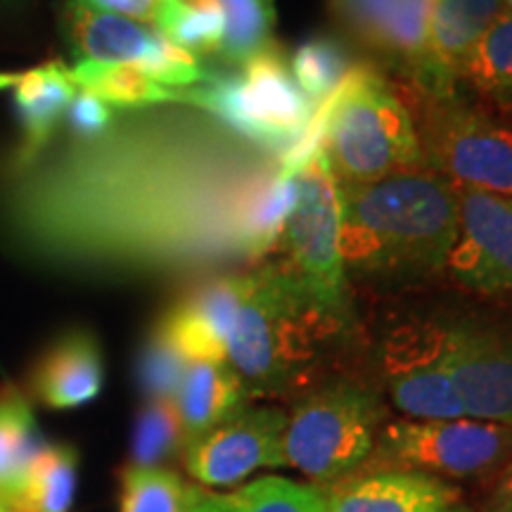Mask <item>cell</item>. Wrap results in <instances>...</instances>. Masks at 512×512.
Segmentation results:
<instances>
[{"label": "cell", "mask_w": 512, "mask_h": 512, "mask_svg": "<svg viewBox=\"0 0 512 512\" xmlns=\"http://www.w3.org/2000/svg\"><path fill=\"white\" fill-rule=\"evenodd\" d=\"M444 273L486 297L512 294V197L458 188V238Z\"/></svg>", "instance_id": "obj_13"}, {"label": "cell", "mask_w": 512, "mask_h": 512, "mask_svg": "<svg viewBox=\"0 0 512 512\" xmlns=\"http://www.w3.org/2000/svg\"><path fill=\"white\" fill-rule=\"evenodd\" d=\"M411 112L422 166L456 188L512 197V128L458 93L432 95L396 86Z\"/></svg>", "instance_id": "obj_5"}, {"label": "cell", "mask_w": 512, "mask_h": 512, "mask_svg": "<svg viewBox=\"0 0 512 512\" xmlns=\"http://www.w3.org/2000/svg\"><path fill=\"white\" fill-rule=\"evenodd\" d=\"M297 202V176L280 171L278 162L252 183L240 209V249L245 264H259L283 242V233Z\"/></svg>", "instance_id": "obj_21"}, {"label": "cell", "mask_w": 512, "mask_h": 512, "mask_svg": "<svg viewBox=\"0 0 512 512\" xmlns=\"http://www.w3.org/2000/svg\"><path fill=\"white\" fill-rule=\"evenodd\" d=\"M318 489L325 512H448L463 498L453 482L392 467L358 470Z\"/></svg>", "instance_id": "obj_16"}, {"label": "cell", "mask_w": 512, "mask_h": 512, "mask_svg": "<svg viewBox=\"0 0 512 512\" xmlns=\"http://www.w3.org/2000/svg\"><path fill=\"white\" fill-rule=\"evenodd\" d=\"M192 486L166 467L128 465L121 477V512H185Z\"/></svg>", "instance_id": "obj_30"}, {"label": "cell", "mask_w": 512, "mask_h": 512, "mask_svg": "<svg viewBox=\"0 0 512 512\" xmlns=\"http://www.w3.org/2000/svg\"><path fill=\"white\" fill-rule=\"evenodd\" d=\"M254 285V271L204 280L157 323V332L185 361H226L240 306Z\"/></svg>", "instance_id": "obj_14"}, {"label": "cell", "mask_w": 512, "mask_h": 512, "mask_svg": "<svg viewBox=\"0 0 512 512\" xmlns=\"http://www.w3.org/2000/svg\"><path fill=\"white\" fill-rule=\"evenodd\" d=\"M501 0H434L430 27V88L420 93L451 95L472 53L491 24L503 15Z\"/></svg>", "instance_id": "obj_17"}, {"label": "cell", "mask_w": 512, "mask_h": 512, "mask_svg": "<svg viewBox=\"0 0 512 512\" xmlns=\"http://www.w3.org/2000/svg\"><path fill=\"white\" fill-rule=\"evenodd\" d=\"M283 245L290 266L325 309L349 318L347 271L339 254V185L323 150L297 176V202Z\"/></svg>", "instance_id": "obj_8"}, {"label": "cell", "mask_w": 512, "mask_h": 512, "mask_svg": "<svg viewBox=\"0 0 512 512\" xmlns=\"http://www.w3.org/2000/svg\"><path fill=\"white\" fill-rule=\"evenodd\" d=\"M72 74L81 91L98 95L114 110L143 112L152 107L178 105L176 88H166L162 83L152 81L133 64L76 60Z\"/></svg>", "instance_id": "obj_24"}, {"label": "cell", "mask_w": 512, "mask_h": 512, "mask_svg": "<svg viewBox=\"0 0 512 512\" xmlns=\"http://www.w3.org/2000/svg\"><path fill=\"white\" fill-rule=\"evenodd\" d=\"M380 370L394 406L413 420L465 418L448 366L444 325L406 323L384 337Z\"/></svg>", "instance_id": "obj_10"}, {"label": "cell", "mask_w": 512, "mask_h": 512, "mask_svg": "<svg viewBox=\"0 0 512 512\" xmlns=\"http://www.w3.org/2000/svg\"><path fill=\"white\" fill-rule=\"evenodd\" d=\"M83 3L93 5V8L98 10L114 12V15L138 19V22L152 24V27H155V19L162 0H83Z\"/></svg>", "instance_id": "obj_35"}, {"label": "cell", "mask_w": 512, "mask_h": 512, "mask_svg": "<svg viewBox=\"0 0 512 512\" xmlns=\"http://www.w3.org/2000/svg\"><path fill=\"white\" fill-rule=\"evenodd\" d=\"M323 155L339 185H358L425 169L406 102L370 64H356L323 100Z\"/></svg>", "instance_id": "obj_4"}, {"label": "cell", "mask_w": 512, "mask_h": 512, "mask_svg": "<svg viewBox=\"0 0 512 512\" xmlns=\"http://www.w3.org/2000/svg\"><path fill=\"white\" fill-rule=\"evenodd\" d=\"M441 325L465 418L512 427V320L458 318Z\"/></svg>", "instance_id": "obj_12"}, {"label": "cell", "mask_w": 512, "mask_h": 512, "mask_svg": "<svg viewBox=\"0 0 512 512\" xmlns=\"http://www.w3.org/2000/svg\"><path fill=\"white\" fill-rule=\"evenodd\" d=\"M287 413L247 406L183 448L185 472L204 489H228L259 470H280L285 460Z\"/></svg>", "instance_id": "obj_11"}, {"label": "cell", "mask_w": 512, "mask_h": 512, "mask_svg": "<svg viewBox=\"0 0 512 512\" xmlns=\"http://www.w3.org/2000/svg\"><path fill=\"white\" fill-rule=\"evenodd\" d=\"M482 512H512V458L501 467L491 496L486 498Z\"/></svg>", "instance_id": "obj_36"}, {"label": "cell", "mask_w": 512, "mask_h": 512, "mask_svg": "<svg viewBox=\"0 0 512 512\" xmlns=\"http://www.w3.org/2000/svg\"><path fill=\"white\" fill-rule=\"evenodd\" d=\"M501 3H505L510 8V12H512V0H501Z\"/></svg>", "instance_id": "obj_40"}, {"label": "cell", "mask_w": 512, "mask_h": 512, "mask_svg": "<svg viewBox=\"0 0 512 512\" xmlns=\"http://www.w3.org/2000/svg\"><path fill=\"white\" fill-rule=\"evenodd\" d=\"M12 91L22 124V143L5 166L22 169L53 145L55 133L60 131L79 86L74 81L72 67L62 60H50L19 74Z\"/></svg>", "instance_id": "obj_18"}, {"label": "cell", "mask_w": 512, "mask_h": 512, "mask_svg": "<svg viewBox=\"0 0 512 512\" xmlns=\"http://www.w3.org/2000/svg\"><path fill=\"white\" fill-rule=\"evenodd\" d=\"M275 162L190 112L128 117L0 171V240L69 271L145 273L245 264L240 209Z\"/></svg>", "instance_id": "obj_1"}, {"label": "cell", "mask_w": 512, "mask_h": 512, "mask_svg": "<svg viewBox=\"0 0 512 512\" xmlns=\"http://www.w3.org/2000/svg\"><path fill=\"white\" fill-rule=\"evenodd\" d=\"M238 72L242 107L254 128V143L278 159L311 119L316 105L297 86L290 60L278 43L256 53Z\"/></svg>", "instance_id": "obj_15"}, {"label": "cell", "mask_w": 512, "mask_h": 512, "mask_svg": "<svg viewBox=\"0 0 512 512\" xmlns=\"http://www.w3.org/2000/svg\"><path fill=\"white\" fill-rule=\"evenodd\" d=\"M432 0H328L330 15L358 46L387 60L396 36Z\"/></svg>", "instance_id": "obj_25"}, {"label": "cell", "mask_w": 512, "mask_h": 512, "mask_svg": "<svg viewBox=\"0 0 512 512\" xmlns=\"http://www.w3.org/2000/svg\"><path fill=\"white\" fill-rule=\"evenodd\" d=\"M62 24L76 60L133 64L176 91L197 86L209 74L200 57L178 48L152 24L98 10L83 0H69Z\"/></svg>", "instance_id": "obj_9"}, {"label": "cell", "mask_w": 512, "mask_h": 512, "mask_svg": "<svg viewBox=\"0 0 512 512\" xmlns=\"http://www.w3.org/2000/svg\"><path fill=\"white\" fill-rule=\"evenodd\" d=\"M354 67L356 62L351 60L349 50L332 36H313L290 57L294 81L311 105L328 98Z\"/></svg>", "instance_id": "obj_29"}, {"label": "cell", "mask_w": 512, "mask_h": 512, "mask_svg": "<svg viewBox=\"0 0 512 512\" xmlns=\"http://www.w3.org/2000/svg\"><path fill=\"white\" fill-rule=\"evenodd\" d=\"M117 119V110L112 105H107L98 95L79 88L72 105H69L64 124H67L69 133H72V140H76V143H88V140H98L105 133H110L114 124H117Z\"/></svg>", "instance_id": "obj_34"}, {"label": "cell", "mask_w": 512, "mask_h": 512, "mask_svg": "<svg viewBox=\"0 0 512 512\" xmlns=\"http://www.w3.org/2000/svg\"><path fill=\"white\" fill-rule=\"evenodd\" d=\"M105 366L98 339L74 330L57 339L34 373V392L48 408L67 411L91 403L102 392Z\"/></svg>", "instance_id": "obj_19"}, {"label": "cell", "mask_w": 512, "mask_h": 512, "mask_svg": "<svg viewBox=\"0 0 512 512\" xmlns=\"http://www.w3.org/2000/svg\"><path fill=\"white\" fill-rule=\"evenodd\" d=\"M76 491V453L69 446H38L3 496L10 512H69Z\"/></svg>", "instance_id": "obj_23"}, {"label": "cell", "mask_w": 512, "mask_h": 512, "mask_svg": "<svg viewBox=\"0 0 512 512\" xmlns=\"http://www.w3.org/2000/svg\"><path fill=\"white\" fill-rule=\"evenodd\" d=\"M185 512H325V501L316 484L266 475L233 491L192 486Z\"/></svg>", "instance_id": "obj_22"}, {"label": "cell", "mask_w": 512, "mask_h": 512, "mask_svg": "<svg viewBox=\"0 0 512 512\" xmlns=\"http://www.w3.org/2000/svg\"><path fill=\"white\" fill-rule=\"evenodd\" d=\"M512 458V427L475 418L384 422L361 470L422 472L451 479H479Z\"/></svg>", "instance_id": "obj_7"}, {"label": "cell", "mask_w": 512, "mask_h": 512, "mask_svg": "<svg viewBox=\"0 0 512 512\" xmlns=\"http://www.w3.org/2000/svg\"><path fill=\"white\" fill-rule=\"evenodd\" d=\"M347 328L349 318L325 309L290 264H268L254 271L226 361L249 399L285 396L311 382L325 349Z\"/></svg>", "instance_id": "obj_3"}, {"label": "cell", "mask_w": 512, "mask_h": 512, "mask_svg": "<svg viewBox=\"0 0 512 512\" xmlns=\"http://www.w3.org/2000/svg\"><path fill=\"white\" fill-rule=\"evenodd\" d=\"M448 512H475L472 508H467V505H463V503H458L456 508H451Z\"/></svg>", "instance_id": "obj_38"}, {"label": "cell", "mask_w": 512, "mask_h": 512, "mask_svg": "<svg viewBox=\"0 0 512 512\" xmlns=\"http://www.w3.org/2000/svg\"><path fill=\"white\" fill-rule=\"evenodd\" d=\"M456 238L458 188L434 171L339 185L344 271L382 280L444 273Z\"/></svg>", "instance_id": "obj_2"}, {"label": "cell", "mask_w": 512, "mask_h": 512, "mask_svg": "<svg viewBox=\"0 0 512 512\" xmlns=\"http://www.w3.org/2000/svg\"><path fill=\"white\" fill-rule=\"evenodd\" d=\"M387 411L377 392L351 380L328 382L294 403L285 425V460L328 486L368 463Z\"/></svg>", "instance_id": "obj_6"}, {"label": "cell", "mask_w": 512, "mask_h": 512, "mask_svg": "<svg viewBox=\"0 0 512 512\" xmlns=\"http://www.w3.org/2000/svg\"><path fill=\"white\" fill-rule=\"evenodd\" d=\"M0 512H10L8 508H5V503H3V501H0Z\"/></svg>", "instance_id": "obj_39"}, {"label": "cell", "mask_w": 512, "mask_h": 512, "mask_svg": "<svg viewBox=\"0 0 512 512\" xmlns=\"http://www.w3.org/2000/svg\"><path fill=\"white\" fill-rule=\"evenodd\" d=\"M185 448V434L171 399H147L133 434V460L138 467H164V460Z\"/></svg>", "instance_id": "obj_31"}, {"label": "cell", "mask_w": 512, "mask_h": 512, "mask_svg": "<svg viewBox=\"0 0 512 512\" xmlns=\"http://www.w3.org/2000/svg\"><path fill=\"white\" fill-rule=\"evenodd\" d=\"M486 110L512 117V12L491 24L467 62L463 81Z\"/></svg>", "instance_id": "obj_26"}, {"label": "cell", "mask_w": 512, "mask_h": 512, "mask_svg": "<svg viewBox=\"0 0 512 512\" xmlns=\"http://www.w3.org/2000/svg\"><path fill=\"white\" fill-rule=\"evenodd\" d=\"M155 29L190 55H219L223 10L219 0H162Z\"/></svg>", "instance_id": "obj_27"}, {"label": "cell", "mask_w": 512, "mask_h": 512, "mask_svg": "<svg viewBox=\"0 0 512 512\" xmlns=\"http://www.w3.org/2000/svg\"><path fill=\"white\" fill-rule=\"evenodd\" d=\"M190 361L178 354L166 339L155 330L147 339L143 356H140V384L147 399H171L181 387V380Z\"/></svg>", "instance_id": "obj_33"}, {"label": "cell", "mask_w": 512, "mask_h": 512, "mask_svg": "<svg viewBox=\"0 0 512 512\" xmlns=\"http://www.w3.org/2000/svg\"><path fill=\"white\" fill-rule=\"evenodd\" d=\"M34 446V415L22 396L0 401V501L24 470Z\"/></svg>", "instance_id": "obj_32"}, {"label": "cell", "mask_w": 512, "mask_h": 512, "mask_svg": "<svg viewBox=\"0 0 512 512\" xmlns=\"http://www.w3.org/2000/svg\"><path fill=\"white\" fill-rule=\"evenodd\" d=\"M247 403L245 384L228 361H192L174 396L185 444L233 418Z\"/></svg>", "instance_id": "obj_20"}, {"label": "cell", "mask_w": 512, "mask_h": 512, "mask_svg": "<svg viewBox=\"0 0 512 512\" xmlns=\"http://www.w3.org/2000/svg\"><path fill=\"white\" fill-rule=\"evenodd\" d=\"M223 10V41L219 57L240 69L273 43L275 0H219Z\"/></svg>", "instance_id": "obj_28"}, {"label": "cell", "mask_w": 512, "mask_h": 512, "mask_svg": "<svg viewBox=\"0 0 512 512\" xmlns=\"http://www.w3.org/2000/svg\"><path fill=\"white\" fill-rule=\"evenodd\" d=\"M19 74H22V72H0V91L15 88V83L19 81Z\"/></svg>", "instance_id": "obj_37"}]
</instances>
